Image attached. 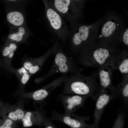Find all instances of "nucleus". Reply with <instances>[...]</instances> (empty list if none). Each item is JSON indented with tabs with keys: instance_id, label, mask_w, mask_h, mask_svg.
Masks as SVG:
<instances>
[{
	"instance_id": "nucleus-15",
	"label": "nucleus",
	"mask_w": 128,
	"mask_h": 128,
	"mask_svg": "<svg viewBox=\"0 0 128 128\" xmlns=\"http://www.w3.org/2000/svg\"><path fill=\"white\" fill-rule=\"evenodd\" d=\"M17 48L16 45L12 43L5 46L3 49L2 55L5 66H6L9 61L12 58Z\"/></svg>"
},
{
	"instance_id": "nucleus-2",
	"label": "nucleus",
	"mask_w": 128,
	"mask_h": 128,
	"mask_svg": "<svg viewBox=\"0 0 128 128\" xmlns=\"http://www.w3.org/2000/svg\"><path fill=\"white\" fill-rule=\"evenodd\" d=\"M117 55L112 49L107 47L100 46L87 48L82 53L78 61L86 67H92L98 68L105 66L115 65Z\"/></svg>"
},
{
	"instance_id": "nucleus-25",
	"label": "nucleus",
	"mask_w": 128,
	"mask_h": 128,
	"mask_svg": "<svg viewBox=\"0 0 128 128\" xmlns=\"http://www.w3.org/2000/svg\"><path fill=\"white\" fill-rule=\"evenodd\" d=\"M1 65V60L0 59V66Z\"/></svg>"
},
{
	"instance_id": "nucleus-7",
	"label": "nucleus",
	"mask_w": 128,
	"mask_h": 128,
	"mask_svg": "<svg viewBox=\"0 0 128 128\" xmlns=\"http://www.w3.org/2000/svg\"><path fill=\"white\" fill-rule=\"evenodd\" d=\"M87 96L75 94H62L60 96L65 113H73L83 105Z\"/></svg>"
},
{
	"instance_id": "nucleus-20",
	"label": "nucleus",
	"mask_w": 128,
	"mask_h": 128,
	"mask_svg": "<svg viewBox=\"0 0 128 128\" xmlns=\"http://www.w3.org/2000/svg\"><path fill=\"white\" fill-rule=\"evenodd\" d=\"M25 32L24 28L20 27L18 29V32L15 33L10 34L8 36L9 39L17 42H19L22 40Z\"/></svg>"
},
{
	"instance_id": "nucleus-21",
	"label": "nucleus",
	"mask_w": 128,
	"mask_h": 128,
	"mask_svg": "<svg viewBox=\"0 0 128 128\" xmlns=\"http://www.w3.org/2000/svg\"><path fill=\"white\" fill-rule=\"evenodd\" d=\"M18 72L21 76V81L23 84H25L29 80L31 75L23 67L18 69Z\"/></svg>"
},
{
	"instance_id": "nucleus-13",
	"label": "nucleus",
	"mask_w": 128,
	"mask_h": 128,
	"mask_svg": "<svg viewBox=\"0 0 128 128\" xmlns=\"http://www.w3.org/2000/svg\"><path fill=\"white\" fill-rule=\"evenodd\" d=\"M119 97L123 100L125 105L128 103V78H123L122 81L116 87Z\"/></svg>"
},
{
	"instance_id": "nucleus-22",
	"label": "nucleus",
	"mask_w": 128,
	"mask_h": 128,
	"mask_svg": "<svg viewBox=\"0 0 128 128\" xmlns=\"http://www.w3.org/2000/svg\"><path fill=\"white\" fill-rule=\"evenodd\" d=\"M123 43L126 46L128 45V29H127L124 32L123 36Z\"/></svg>"
},
{
	"instance_id": "nucleus-12",
	"label": "nucleus",
	"mask_w": 128,
	"mask_h": 128,
	"mask_svg": "<svg viewBox=\"0 0 128 128\" xmlns=\"http://www.w3.org/2000/svg\"><path fill=\"white\" fill-rule=\"evenodd\" d=\"M119 27L118 21L114 19H110L103 25L101 30L102 34L105 37H108L113 34Z\"/></svg>"
},
{
	"instance_id": "nucleus-11",
	"label": "nucleus",
	"mask_w": 128,
	"mask_h": 128,
	"mask_svg": "<svg viewBox=\"0 0 128 128\" xmlns=\"http://www.w3.org/2000/svg\"><path fill=\"white\" fill-rule=\"evenodd\" d=\"M24 127H29L33 124L32 120L39 123L44 122L43 117L41 113L38 111L32 112L27 111L25 113L21 119Z\"/></svg>"
},
{
	"instance_id": "nucleus-5",
	"label": "nucleus",
	"mask_w": 128,
	"mask_h": 128,
	"mask_svg": "<svg viewBox=\"0 0 128 128\" xmlns=\"http://www.w3.org/2000/svg\"><path fill=\"white\" fill-rule=\"evenodd\" d=\"M89 116H83L72 113H65L60 114L56 111L54 112L51 117L52 120H58L71 128H82L86 127L85 121L89 119Z\"/></svg>"
},
{
	"instance_id": "nucleus-9",
	"label": "nucleus",
	"mask_w": 128,
	"mask_h": 128,
	"mask_svg": "<svg viewBox=\"0 0 128 128\" xmlns=\"http://www.w3.org/2000/svg\"><path fill=\"white\" fill-rule=\"evenodd\" d=\"M60 85L59 81L56 79L43 88L34 91L32 94V98L34 100L37 101L43 100L47 97L54 89Z\"/></svg>"
},
{
	"instance_id": "nucleus-18",
	"label": "nucleus",
	"mask_w": 128,
	"mask_h": 128,
	"mask_svg": "<svg viewBox=\"0 0 128 128\" xmlns=\"http://www.w3.org/2000/svg\"><path fill=\"white\" fill-rule=\"evenodd\" d=\"M6 112L4 113L5 114L2 115L13 121L21 120L25 113L23 110L20 108H18L11 111H6Z\"/></svg>"
},
{
	"instance_id": "nucleus-6",
	"label": "nucleus",
	"mask_w": 128,
	"mask_h": 128,
	"mask_svg": "<svg viewBox=\"0 0 128 128\" xmlns=\"http://www.w3.org/2000/svg\"><path fill=\"white\" fill-rule=\"evenodd\" d=\"M115 98V96L111 93H109L106 90L100 88L95 100L96 105L93 115L95 123L97 124L99 122L107 105Z\"/></svg>"
},
{
	"instance_id": "nucleus-3",
	"label": "nucleus",
	"mask_w": 128,
	"mask_h": 128,
	"mask_svg": "<svg viewBox=\"0 0 128 128\" xmlns=\"http://www.w3.org/2000/svg\"><path fill=\"white\" fill-rule=\"evenodd\" d=\"M55 54V58L52 66L47 73L41 78V79H46L57 73L64 74L70 73L75 74L80 73L83 70V69L77 67L71 59L62 52H58Z\"/></svg>"
},
{
	"instance_id": "nucleus-26",
	"label": "nucleus",
	"mask_w": 128,
	"mask_h": 128,
	"mask_svg": "<svg viewBox=\"0 0 128 128\" xmlns=\"http://www.w3.org/2000/svg\"><path fill=\"white\" fill-rule=\"evenodd\" d=\"M0 105H1V103H0Z\"/></svg>"
},
{
	"instance_id": "nucleus-8",
	"label": "nucleus",
	"mask_w": 128,
	"mask_h": 128,
	"mask_svg": "<svg viewBox=\"0 0 128 128\" xmlns=\"http://www.w3.org/2000/svg\"><path fill=\"white\" fill-rule=\"evenodd\" d=\"M93 30L90 26L83 25L79 28L78 32L74 35L73 43L75 47H80L86 44L93 34Z\"/></svg>"
},
{
	"instance_id": "nucleus-4",
	"label": "nucleus",
	"mask_w": 128,
	"mask_h": 128,
	"mask_svg": "<svg viewBox=\"0 0 128 128\" xmlns=\"http://www.w3.org/2000/svg\"><path fill=\"white\" fill-rule=\"evenodd\" d=\"M115 68L112 66H105L99 68L97 74L99 80L100 88L102 90L108 89L116 98L119 97L117 89L114 86L112 82L113 73Z\"/></svg>"
},
{
	"instance_id": "nucleus-1",
	"label": "nucleus",
	"mask_w": 128,
	"mask_h": 128,
	"mask_svg": "<svg viewBox=\"0 0 128 128\" xmlns=\"http://www.w3.org/2000/svg\"><path fill=\"white\" fill-rule=\"evenodd\" d=\"M97 73L85 76L80 73L67 76L64 82L62 94H75L91 97L95 100L100 88L96 80Z\"/></svg>"
},
{
	"instance_id": "nucleus-17",
	"label": "nucleus",
	"mask_w": 128,
	"mask_h": 128,
	"mask_svg": "<svg viewBox=\"0 0 128 128\" xmlns=\"http://www.w3.org/2000/svg\"><path fill=\"white\" fill-rule=\"evenodd\" d=\"M47 59V57L44 55L38 58L27 60L24 62L23 67L28 71L33 66H42Z\"/></svg>"
},
{
	"instance_id": "nucleus-19",
	"label": "nucleus",
	"mask_w": 128,
	"mask_h": 128,
	"mask_svg": "<svg viewBox=\"0 0 128 128\" xmlns=\"http://www.w3.org/2000/svg\"><path fill=\"white\" fill-rule=\"evenodd\" d=\"M70 2L69 0H55L54 4L55 8L58 11L64 14L67 12Z\"/></svg>"
},
{
	"instance_id": "nucleus-23",
	"label": "nucleus",
	"mask_w": 128,
	"mask_h": 128,
	"mask_svg": "<svg viewBox=\"0 0 128 128\" xmlns=\"http://www.w3.org/2000/svg\"><path fill=\"white\" fill-rule=\"evenodd\" d=\"M45 123L46 125L45 128H57L53 124L51 121L49 119H45Z\"/></svg>"
},
{
	"instance_id": "nucleus-24",
	"label": "nucleus",
	"mask_w": 128,
	"mask_h": 128,
	"mask_svg": "<svg viewBox=\"0 0 128 128\" xmlns=\"http://www.w3.org/2000/svg\"><path fill=\"white\" fill-rule=\"evenodd\" d=\"M0 128H12L11 126L4 123L0 126Z\"/></svg>"
},
{
	"instance_id": "nucleus-10",
	"label": "nucleus",
	"mask_w": 128,
	"mask_h": 128,
	"mask_svg": "<svg viewBox=\"0 0 128 128\" xmlns=\"http://www.w3.org/2000/svg\"><path fill=\"white\" fill-rule=\"evenodd\" d=\"M116 69L122 74L123 78H128V54L124 51L117 55L115 61Z\"/></svg>"
},
{
	"instance_id": "nucleus-14",
	"label": "nucleus",
	"mask_w": 128,
	"mask_h": 128,
	"mask_svg": "<svg viewBox=\"0 0 128 128\" xmlns=\"http://www.w3.org/2000/svg\"><path fill=\"white\" fill-rule=\"evenodd\" d=\"M46 15L52 27L55 30L59 29L61 25L62 21L59 14L53 9L49 8L47 11Z\"/></svg>"
},
{
	"instance_id": "nucleus-16",
	"label": "nucleus",
	"mask_w": 128,
	"mask_h": 128,
	"mask_svg": "<svg viewBox=\"0 0 128 128\" xmlns=\"http://www.w3.org/2000/svg\"><path fill=\"white\" fill-rule=\"evenodd\" d=\"M7 18L9 23L16 26L21 25L24 21V18L23 14L18 11L9 13L7 15Z\"/></svg>"
}]
</instances>
